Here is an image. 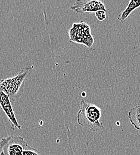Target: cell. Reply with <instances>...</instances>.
Wrapping results in <instances>:
<instances>
[{
  "mask_svg": "<svg viewBox=\"0 0 140 155\" xmlns=\"http://www.w3.org/2000/svg\"><path fill=\"white\" fill-rule=\"evenodd\" d=\"M80 110L77 114L78 124L88 127L91 131L96 132L104 130L103 125L100 122L101 109L94 104L82 100L80 103Z\"/></svg>",
  "mask_w": 140,
  "mask_h": 155,
  "instance_id": "1",
  "label": "cell"
},
{
  "mask_svg": "<svg viewBox=\"0 0 140 155\" xmlns=\"http://www.w3.org/2000/svg\"><path fill=\"white\" fill-rule=\"evenodd\" d=\"M34 69V66H25L15 77L1 80L0 91L8 95L11 101L19 100L23 92V84Z\"/></svg>",
  "mask_w": 140,
  "mask_h": 155,
  "instance_id": "2",
  "label": "cell"
},
{
  "mask_svg": "<svg viewBox=\"0 0 140 155\" xmlns=\"http://www.w3.org/2000/svg\"><path fill=\"white\" fill-rule=\"evenodd\" d=\"M69 36L70 42L83 44L89 48L93 47L94 43L90 26L83 21L74 23L69 30Z\"/></svg>",
  "mask_w": 140,
  "mask_h": 155,
  "instance_id": "3",
  "label": "cell"
},
{
  "mask_svg": "<svg viewBox=\"0 0 140 155\" xmlns=\"http://www.w3.org/2000/svg\"><path fill=\"white\" fill-rule=\"evenodd\" d=\"M29 147L22 137L7 136L0 140V155H22L23 152Z\"/></svg>",
  "mask_w": 140,
  "mask_h": 155,
  "instance_id": "4",
  "label": "cell"
},
{
  "mask_svg": "<svg viewBox=\"0 0 140 155\" xmlns=\"http://www.w3.org/2000/svg\"><path fill=\"white\" fill-rule=\"evenodd\" d=\"M70 9L78 14L96 13L99 10L107 12L104 2L99 0H77Z\"/></svg>",
  "mask_w": 140,
  "mask_h": 155,
  "instance_id": "5",
  "label": "cell"
},
{
  "mask_svg": "<svg viewBox=\"0 0 140 155\" xmlns=\"http://www.w3.org/2000/svg\"><path fill=\"white\" fill-rule=\"evenodd\" d=\"M0 109L7 117L11 126V129L14 130L16 128L21 130V126L18 122L10 97L2 91H0Z\"/></svg>",
  "mask_w": 140,
  "mask_h": 155,
  "instance_id": "6",
  "label": "cell"
},
{
  "mask_svg": "<svg viewBox=\"0 0 140 155\" xmlns=\"http://www.w3.org/2000/svg\"><path fill=\"white\" fill-rule=\"evenodd\" d=\"M140 7V0L129 1L127 7L118 16V20L122 23H124L133 11Z\"/></svg>",
  "mask_w": 140,
  "mask_h": 155,
  "instance_id": "7",
  "label": "cell"
},
{
  "mask_svg": "<svg viewBox=\"0 0 140 155\" xmlns=\"http://www.w3.org/2000/svg\"><path fill=\"white\" fill-rule=\"evenodd\" d=\"M128 118L131 124L140 134V106H136L129 110Z\"/></svg>",
  "mask_w": 140,
  "mask_h": 155,
  "instance_id": "8",
  "label": "cell"
},
{
  "mask_svg": "<svg viewBox=\"0 0 140 155\" xmlns=\"http://www.w3.org/2000/svg\"><path fill=\"white\" fill-rule=\"evenodd\" d=\"M22 155H40V152L38 150L29 146L28 149L23 152Z\"/></svg>",
  "mask_w": 140,
  "mask_h": 155,
  "instance_id": "9",
  "label": "cell"
},
{
  "mask_svg": "<svg viewBox=\"0 0 140 155\" xmlns=\"http://www.w3.org/2000/svg\"><path fill=\"white\" fill-rule=\"evenodd\" d=\"M106 12L103 10H99L95 13L96 17L99 21H103L106 18Z\"/></svg>",
  "mask_w": 140,
  "mask_h": 155,
  "instance_id": "10",
  "label": "cell"
}]
</instances>
